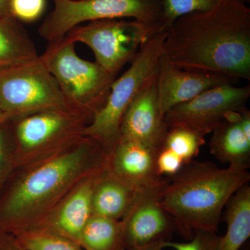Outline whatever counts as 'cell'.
I'll list each match as a JSON object with an SVG mask.
<instances>
[{
    "label": "cell",
    "mask_w": 250,
    "mask_h": 250,
    "mask_svg": "<svg viewBox=\"0 0 250 250\" xmlns=\"http://www.w3.org/2000/svg\"><path fill=\"white\" fill-rule=\"evenodd\" d=\"M166 32L164 54L174 66L250 80V9L245 0H220L209 10L184 15Z\"/></svg>",
    "instance_id": "cell-1"
},
{
    "label": "cell",
    "mask_w": 250,
    "mask_h": 250,
    "mask_svg": "<svg viewBox=\"0 0 250 250\" xmlns=\"http://www.w3.org/2000/svg\"><path fill=\"white\" fill-rule=\"evenodd\" d=\"M107 158L97 141L83 136L58 154L15 170L0 194V233L35 228L81 179L106 165Z\"/></svg>",
    "instance_id": "cell-2"
},
{
    "label": "cell",
    "mask_w": 250,
    "mask_h": 250,
    "mask_svg": "<svg viewBox=\"0 0 250 250\" xmlns=\"http://www.w3.org/2000/svg\"><path fill=\"white\" fill-rule=\"evenodd\" d=\"M167 179L161 205L187 241L197 231L217 232L224 208L231 196L249 183L248 170L211 161H192Z\"/></svg>",
    "instance_id": "cell-3"
},
{
    "label": "cell",
    "mask_w": 250,
    "mask_h": 250,
    "mask_svg": "<svg viewBox=\"0 0 250 250\" xmlns=\"http://www.w3.org/2000/svg\"><path fill=\"white\" fill-rule=\"evenodd\" d=\"M166 34V31L156 33L143 44L127 70L113 82L106 103L85 128L83 136L97 141L107 156L121 140L122 121L130 104L155 80Z\"/></svg>",
    "instance_id": "cell-4"
},
{
    "label": "cell",
    "mask_w": 250,
    "mask_h": 250,
    "mask_svg": "<svg viewBox=\"0 0 250 250\" xmlns=\"http://www.w3.org/2000/svg\"><path fill=\"white\" fill-rule=\"evenodd\" d=\"M91 118L77 110H49L11 121L15 170L68 149L83 137Z\"/></svg>",
    "instance_id": "cell-5"
},
{
    "label": "cell",
    "mask_w": 250,
    "mask_h": 250,
    "mask_svg": "<svg viewBox=\"0 0 250 250\" xmlns=\"http://www.w3.org/2000/svg\"><path fill=\"white\" fill-rule=\"evenodd\" d=\"M75 45L65 36L49 43L41 57L69 106L92 119L106 103L117 76L105 71L96 62L79 57Z\"/></svg>",
    "instance_id": "cell-6"
},
{
    "label": "cell",
    "mask_w": 250,
    "mask_h": 250,
    "mask_svg": "<svg viewBox=\"0 0 250 250\" xmlns=\"http://www.w3.org/2000/svg\"><path fill=\"white\" fill-rule=\"evenodd\" d=\"M54 9L39 29L48 42L61 40L83 22L131 18L155 33L164 29L163 0H53Z\"/></svg>",
    "instance_id": "cell-7"
},
{
    "label": "cell",
    "mask_w": 250,
    "mask_h": 250,
    "mask_svg": "<svg viewBox=\"0 0 250 250\" xmlns=\"http://www.w3.org/2000/svg\"><path fill=\"white\" fill-rule=\"evenodd\" d=\"M0 104L11 121L49 110L73 109L41 55L0 70Z\"/></svg>",
    "instance_id": "cell-8"
},
{
    "label": "cell",
    "mask_w": 250,
    "mask_h": 250,
    "mask_svg": "<svg viewBox=\"0 0 250 250\" xmlns=\"http://www.w3.org/2000/svg\"><path fill=\"white\" fill-rule=\"evenodd\" d=\"M156 34L146 24L131 20H100L79 25L65 36L89 47L95 62L105 71L117 76L130 63L143 44Z\"/></svg>",
    "instance_id": "cell-9"
},
{
    "label": "cell",
    "mask_w": 250,
    "mask_h": 250,
    "mask_svg": "<svg viewBox=\"0 0 250 250\" xmlns=\"http://www.w3.org/2000/svg\"><path fill=\"white\" fill-rule=\"evenodd\" d=\"M250 97V85L225 83L174 106L164 118L169 129L184 128L206 136L213 132L228 113L246 108Z\"/></svg>",
    "instance_id": "cell-10"
},
{
    "label": "cell",
    "mask_w": 250,
    "mask_h": 250,
    "mask_svg": "<svg viewBox=\"0 0 250 250\" xmlns=\"http://www.w3.org/2000/svg\"><path fill=\"white\" fill-rule=\"evenodd\" d=\"M167 179L140 189L134 203L122 219L126 249L170 241L177 231L175 223L161 205L163 189Z\"/></svg>",
    "instance_id": "cell-11"
},
{
    "label": "cell",
    "mask_w": 250,
    "mask_h": 250,
    "mask_svg": "<svg viewBox=\"0 0 250 250\" xmlns=\"http://www.w3.org/2000/svg\"><path fill=\"white\" fill-rule=\"evenodd\" d=\"M106 166V164L81 179L53 209L32 229L50 231L80 245L81 234L92 215L94 189Z\"/></svg>",
    "instance_id": "cell-12"
},
{
    "label": "cell",
    "mask_w": 250,
    "mask_h": 250,
    "mask_svg": "<svg viewBox=\"0 0 250 250\" xmlns=\"http://www.w3.org/2000/svg\"><path fill=\"white\" fill-rule=\"evenodd\" d=\"M155 80L130 104L122 121L120 141H136L159 152L169 128L159 106Z\"/></svg>",
    "instance_id": "cell-13"
},
{
    "label": "cell",
    "mask_w": 250,
    "mask_h": 250,
    "mask_svg": "<svg viewBox=\"0 0 250 250\" xmlns=\"http://www.w3.org/2000/svg\"><path fill=\"white\" fill-rule=\"evenodd\" d=\"M233 80L219 74L188 71L174 66L163 52L156 76V93L163 114L206 90L231 83Z\"/></svg>",
    "instance_id": "cell-14"
},
{
    "label": "cell",
    "mask_w": 250,
    "mask_h": 250,
    "mask_svg": "<svg viewBox=\"0 0 250 250\" xmlns=\"http://www.w3.org/2000/svg\"><path fill=\"white\" fill-rule=\"evenodd\" d=\"M158 152L134 141H120L107 158L106 167L116 177L141 188L162 179L156 169Z\"/></svg>",
    "instance_id": "cell-15"
},
{
    "label": "cell",
    "mask_w": 250,
    "mask_h": 250,
    "mask_svg": "<svg viewBox=\"0 0 250 250\" xmlns=\"http://www.w3.org/2000/svg\"><path fill=\"white\" fill-rule=\"evenodd\" d=\"M241 111L229 112L225 116L212 132L209 149L220 162L248 170L250 164V139L240 125Z\"/></svg>",
    "instance_id": "cell-16"
},
{
    "label": "cell",
    "mask_w": 250,
    "mask_h": 250,
    "mask_svg": "<svg viewBox=\"0 0 250 250\" xmlns=\"http://www.w3.org/2000/svg\"><path fill=\"white\" fill-rule=\"evenodd\" d=\"M140 189L113 175L106 166L94 189L92 215L122 220L134 203Z\"/></svg>",
    "instance_id": "cell-17"
},
{
    "label": "cell",
    "mask_w": 250,
    "mask_h": 250,
    "mask_svg": "<svg viewBox=\"0 0 250 250\" xmlns=\"http://www.w3.org/2000/svg\"><path fill=\"white\" fill-rule=\"evenodd\" d=\"M222 218L227 231L220 237L218 250H240L250 237V186H243L231 196Z\"/></svg>",
    "instance_id": "cell-18"
},
{
    "label": "cell",
    "mask_w": 250,
    "mask_h": 250,
    "mask_svg": "<svg viewBox=\"0 0 250 250\" xmlns=\"http://www.w3.org/2000/svg\"><path fill=\"white\" fill-rule=\"evenodd\" d=\"M34 41L12 16L0 18V70L39 57Z\"/></svg>",
    "instance_id": "cell-19"
},
{
    "label": "cell",
    "mask_w": 250,
    "mask_h": 250,
    "mask_svg": "<svg viewBox=\"0 0 250 250\" xmlns=\"http://www.w3.org/2000/svg\"><path fill=\"white\" fill-rule=\"evenodd\" d=\"M84 250H126L122 220L91 215L81 234Z\"/></svg>",
    "instance_id": "cell-20"
},
{
    "label": "cell",
    "mask_w": 250,
    "mask_h": 250,
    "mask_svg": "<svg viewBox=\"0 0 250 250\" xmlns=\"http://www.w3.org/2000/svg\"><path fill=\"white\" fill-rule=\"evenodd\" d=\"M12 236L25 250H84L68 238L41 229L23 230Z\"/></svg>",
    "instance_id": "cell-21"
},
{
    "label": "cell",
    "mask_w": 250,
    "mask_h": 250,
    "mask_svg": "<svg viewBox=\"0 0 250 250\" xmlns=\"http://www.w3.org/2000/svg\"><path fill=\"white\" fill-rule=\"evenodd\" d=\"M205 136L184 128L169 129L162 147L167 148L179 156L184 165L193 161L205 144Z\"/></svg>",
    "instance_id": "cell-22"
},
{
    "label": "cell",
    "mask_w": 250,
    "mask_h": 250,
    "mask_svg": "<svg viewBox=\"0 0 250 250\" xmlns=\"http://www.w3.org/2000/svg\"><path fill=\"white\" fill-rule=\"evenodd\" d=\"M220 0H163L164 29L167 30L179 17L184 15L209 10Z\"/></svg>",
    "instance_id": "cell-23"
},
{
    "label": "cell",
    "mask_w": 250,
    "mask_h": 250,
    "mask_svg": "<svg viewBox=\"0 0 250 250\" xmlns=\"http://www.w3.org/2000/svg\"><path fill=\"white\" fill-rule=\"evenodd\" d=\"M15 170L11 121L0 126V194Z\"/></svg>",
    "instance_id": "cell-24"
},
{
    "label": "cell",
    "mask_w": 250,
    "mask_h": 250,
    "mask_svg": "<svg viewBox=\"0 0 250 250\" xmlns=\"http://www.w3.org/2000/svg\"><path fill=\"white\" fill-rule=\"evenodd\" d=\"M47 0H10V15L20 22L38 21L45 12Z\"/></svg>",
    "instance_id": "cell-25"
},
{
    "label": "cell",
    "mask_w": 250,
    "mask_h": 250,
    "mask_svg": "<svg viewBox=\"0 0 250 250\" xmlns=\"http://www.w3.org/2000/svg\"><path fill=\"white\" fill-rule=\"evenodd\" d=\"M220 237L217 232L197 231L191 239L186 243L166 242L165 248H170L174 250H218Z\"/></svg>",
    "instance_id": "cell-26"
},
{
    "label": "cell",
    "mask_w": 250,
    "mask_h": 250,
    "mask_svg": "<svg viewBox=\"0 0 250 250\" xmlns=\"http://www.w3.org/2000/svg\"><path fill=\"white\" fill-rule=\"evenodd\" d=\"M156 169L159 175L172 177L184 166L183 161L167 148L162 147L156 156Z\"/></svg>",
    "instance_id": "cell-27"
},
{
    "label": "cell",
    "mask_w": 250,
    "mask_h": 250,
    "mask_svg": "<svg viewBox=\"0 0 250 250\" xmlns=\"http://www.w3.org/2000/svg\"><path fill=\"white\" fill-rule=\"evenodd\" d=\"M0 250H25L16 243L14 237L9 233H0Z\"/></svg>",
    "instance_id": "cell-28"
},
{
    "label": "cell",
    "mask_w": 250,
    "mask_h": 250,
    "mask_svg": "<svg viewBox=\"0 0 250 250\" xmlns=\"http://www.w3.org/2000/svg\"><path fill=\"white\" fill-rule=\"evenodd\" d=\"M166 243L158 242V243H154L152 244L146 245V246L132 247V248H127L126 250H162L165 248Z\"/></svg>",
    "instance_id": "cell-29"
},
{
    "label": "cell",
    "mask_w": 250,
    "mask_h": 250,
    "mask_svg": "<svg viewBox=\"0 0 250 250\" xmlns=\"http://www.w3.org/2000/svg\"><path fill=\"white\" fill-rule=\"evenodd\" d=\"M10 0H0V18L11 16L9 12Z\"/></svg>",
    "instance_id": "cell-30"
},
{
    "label": "cell",
    "mask_w": 250,
    "mask_h": 250,
    "mask_svg": "<svg viewBox=\"0 0 250 250\" xmlns=\"http://www.w3.org/2000/svg\"><path fill=\"white\" fill-rule=\"evenodd\" d=\"M9 121H11V118L5 113L0 104V126Z\"/></svg>",
    "instance_id": "cell-31"
},
{
    "label": "cell",
    "mask_w": 250,
    "mask_h": 250,
    "mask_svg": "<svg viewBox=\"0 0 250 250\" xmlns=\"http://www.w3.org/2000/svg\"><path fill=\"white\" fill-rule=\"evenodd\" d=\"M240 250H250V246L249 242H247L246 244L244 245L243 247H242L241 249Z\"/></svg>",
    "instance_id": "cell-32"
},
{
    "label": "cell",
    "mask_w": 250,
    "mask_h": 250,
    "mask_svg": "<svg viewBox=\"0 0 250 250\" xmlns=\"http://www.w3.org/2000/svg\"><path fill=\"white\" fill-rule=\"evenodd\" d=\"M250 0H246L247 2H248H248H250Z\"/></svg>",
    "instance_id": "cell-33"
}]
</instances>
